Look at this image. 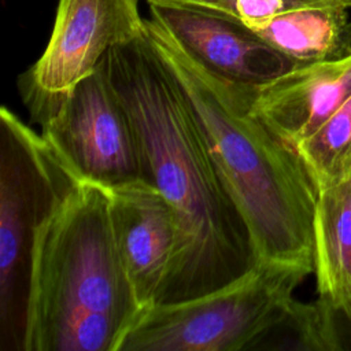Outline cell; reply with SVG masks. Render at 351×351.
I'll return each mask as SVG.
<instances>
[{
  "instance_id": "10",
  "label": "cell",
  "mask_w": 351,
  "mask_h": 351,
  "mask_svg": "<svg viewBox=\"0 0 351 351\" xmlns=\"http://www.w3.org/2000/svg\"><path fill=\"white\" fill-rule=\"evenodd\" d=\"M351 95V55L299 64L252 89L251 110L282 141L296 148Z\"/></svg>"
},
{
  "instance_id": "12",
  "label": "cell",
  "mask_w": 351,
  "mask_h": 351,
  "mask_svg": "<svg viewBox=\"0 0 351 351\" xmlns=\"http://www.w3.org/2000/svg\"><path fill=\"white\" fill-rule=\"evenodd\" d=\"M314 273L318 298L351 326V177L318 192Z\"/></svg>"
},
{
  "instance_id": "8",
  "label": "cell",
  "mask_w": 351,
  "mask_h": 351,
  "mask_svg": "<svg viewBox=\"0 0 351 351\" xmlns=\"http://www.w3.org/2000/svg\"><path fill=\"white\" fill-rule=\"evenodd\" d=\"M145 27L138 0H59L47 48L19 89L62 93L89 75L117 44Z\"/></svg>"
},
{
  "instance_id": "3",
  "label": "cell",
  "mask_w": 351,
  "mask_h": 351,
  "mask_svg": "<svg viewBox=\"0 0 351 351\" xmlns=\"http://www.w3.org/2000/svg\"><path fill=\"white\" fill-rule=\"evenodd\" d=\"M143 313L115 244L108 189L77 181L34 236L23 351H119Z\"/></svg>"
},
{
  "instance_id": "7",
  "label": "cell",
  "mask_w": 351,
  "mask_h": 351,
  "mask_svg": "<svg viewBox=\"0 0 351 351\" xmlns=\"http://www.w3.org/2000/svg\"><path fill=\"white\" fill-rule=\"evenodd\" d=\"M149 21L186 56L210 73L261 86L299 66L250 26L218 10L181 1L148 0Z\"/></svg>"
},
{
  "instance_id": "4",
  "label": "cell",
  "mask_w": 351,
  "mask_h": 351,
  "mask_svg": "<svg viewBox=\"0 0 351 351\" xmlns=\"http://www.w3.org/2000/svg\"><path fill=\"white\" fill-rule=\"evenodd\" d=\"M308 274L296 266L256 262L244 276L203 296L154 304L119 351L259 350Z\"/></svg>"
},
{
  "instance_id": "1",
  "label": "cell",
  "mask_w": 351,
  "mask_h": 351,
  "mask_svg": "<svg viewBox=\"0 0 351 351\" xmlns=\"http://www.w3.org/2000/svg\"><path fill=\"white\" fill-rule=\"evenodd\" d=\"M136 130L143 180L174 208L178 245L156 304L228 285L256 265L247 225L226 192L195 115L147 26L106 53Z\"/></svg>"
},
{
  "instance_id": "5",
  "label": "cell",
  "mask_w": 351,
  "mask_h": 351,
  "mask_svg": "<svg viewBox=\"0 0 351 351\" xmlns=\"http://www.w3.org/2000/svg\"><path fill=\"white\" fill-rule=\"evenodd\" d=\"M80 181L43 136L5 106L0 110L1 350L23 351L30 259L36 232Z\"/></svg>"
},
{
  "instance_id": "15",
  "label": "cell",
  "mask_w": 351,
  "mask_h": 351,
  "mask_svg": "<svg viewBox=\"0 0 351 351\" xmlns=\"http://www.w3.org/2000/svg\"><path fill=\"white\" fill-rule=\"evenodd\" d=\"M148 1V0H147ZM167 1H181V3H193V4H208V3H213V1H217V0H167Z\"/></svg>"
},
{
  "instance_id": "2",
  "label": "cell",
  "mask_w": 351,
  "mask_h": 351,
  "mask_svg": "<svg viewBox=\"0 0 351 351\" xmlns=\"http://www.w3.org/2000/svg\"><path fill=\"white\" fill-rule=\"evenodd\" d=\"M145 22L247 225L256 261L313 273L318 191L296 148L252 112L255 86L210 73Z\"/></svg>"
},
{
  "instance_id": "11",
  "label": "cell",
  "mask_w": 351,
  "mask_h": 351,
  "mask_svg": "<svg viewBox=\"0 0 351 351\" xmlns=\"http://www.w3.org/2000/svg\"><path fill=\"white\" fill-rule=\"evenodd\" d=\"M250 27L296 64L351 55V0L299 7Z\"/></svg>"
},
{
  "instance_id": "14",
  "label": "cell",
  "mask_w": 351,
  "mask_h": 351,
  "mask_svg": "<svg viewBox=\"0 0 351 351\" xmlns=\"http://www.w3.org/2000/svg\"><path fill=\"white\" fill-rule=\"evenodd\" d=\"M296 151L318 192L351 177V95Z\"/></svg>"
},
{
  "instance_id": "13",
  "label": "cell",
  "mask_w": 351,
  "mask_h": 351,
  "mask_svg": "<svg viewBox=\"0 0 351 351\" xmlns=\"http://www.w3.org/2000/svg\"><path fill=\"white\" fill-rule=\"evenodd\" d=\"M337 315L340 314L319 298L308 303L295 299L259 350L340 351L344 346Z\"/></svg>"
},
{
  "instance_id": "6",
  "label": "cell",
  "mask_w": 351,
  "mask_h": 351,
  "mask_svg": "<svg viewBox=\"0 0 351 351\" xmlns=\"http://www.w3.org/2000/svg\"><path fill=\"white\" fill-rule=\"evenodd\" d=\"M32 122L80 180L114 188L143 180L138 138L110 78L99 66L62 93L21 89Z\"/></svg>"
},
{
  "instance_id": "9",
  "label": "cell",
  "mask_w": 351,
  "mask_h": 351,
  "mask_svg": "<svg viewBox=\"0 0 351 351\" xmlns=\"http://www.w3.org/2000/svg\"><path fill=\"white\" fill-rule=\"evenodd\" d=\"M110 215L122 266L143 311L158 303L180 239L177 214L145 180L108 188Z\"/></svg>"
}]
</instances>
